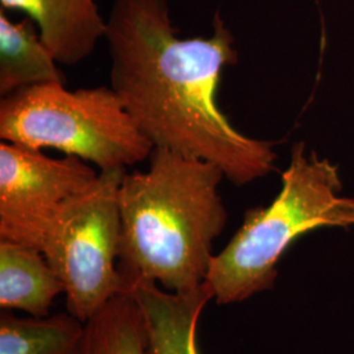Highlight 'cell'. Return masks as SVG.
Masks as SVG:
<instances>
[{
  "instance_id": "8fae6325",
  "label": "cell",
  "mask_w": 354,
  "mask_h": 354,
  "mask_svg": "<svg viewBox=\"0 0 354 354\" xmlns=\"http://www.w3.org/2000/svg\"><path fill=\"white\" fill-rule=\"evenodd\" d=\"M84 326L68 311L17 317L6 310L0 315V354H79Z\"/></svg>"
},
{
  "instance_id": "8992f818",
  "label": "cell",
  "mask_w": 354,
  "mask_h": 354,
  "mask_svg": "<svg viewBox=\"0 0 354 354\" xmlns=\"http://www.w3.org/2000/svg\"><path fill=\"white\" fill-rule=\"evenodd\" d=\"M80 158H50L41 150L0 143V241L42 251L64 206L97 178Z\"/></svg>"
},
{
  "instance_id": "7a4b0ae2",
  "label": "cell",
  "mask_w": 354,
  "mask_h": 354,
  "mask_svg": "<svg viewBox=\"0 0 354 354\" xmlns=\"http://www.w3.org/2000/svg\"><path fill=\"white\" fill-rule=\"evenodd\" d=\"M223 177L218 165L165 149L152 150L146 171L125 174L118 193L125 282H159L175 292L203 285L227 222Z\"/></svg>"
},
{
  "instance_id": "277c9868",
  "label": "cell",
  "mask_w": 354,
  "mask_h": 354,
  "mask_svg": "<svg viewBox=\"0 0 354 354\" xmlns=\"http://www.w3.org/2000/svg\"><path fill=\"white\" fill-rule=\"evenodd\" d=\"M0 140L55 149L99 171L127 169L153 150L111 86L71 91L64 83H45L4 96Z\"/></svg>"
},
{
  "instance_id": "7c38bea8",
  "label": "cell",
  "mask_w": 354,
  "mask_h": 354,
  "mask_svg": "<svg viewBox=\"0 0 354 354\" xmlns=\"http://www.w3.org/2000/svg\"><path fill=\"white\" fill-rule=\"evenodd\" d=\"M79 354H150L140 308L122 292L86 322Z\"/></svg>"
},
{
  "instance_id": "52a82bcc",
  "label": "cell",
  "mask_w": 354,
  "mask_h": 354,
  "mask_svg": "<svg viewBox=\"0 0 354 354\" xmlns=\"http://www.w3.org/2000/svg\"><path fill=\"white\" fill-rule=\"evenodd\" d=\"M0 8L30 17L45 46L64 66L86 61L106 33L96 0H0Z\"/></svg>"
},
{
  "instance_id": "9c48e42d",
  "label": "cell",
  "mask_w": 354,
  "mask_h": 354,
  "mask_svg": "<svg viewBox=\"0 0 354 354\" xmlns=\"http://www.w3.org/2000/svg\"><path fill=\"white\" fill-rule=\"evenodd\" d=\"M64 292L62 281L45 256L35 248L0 241V307L30 317L49 315L55 297Z\"/></svg>"
},
{
  "instance_id": "ba28073f",
  "label": "cell",
  "mask_w": 354,
  "mask_h": 354,
  "mask_svg": "<svg viewBox=\"0 0 354 354\" xmlns=\"http://www.w3.org/2000/svg\"><path fill=\"white\" fill-rule=\"evenodd\" d=\"M149 339L150 354H198L196 330L200 314L213 295L203 282L194 290H162L152 281L127 282Z\"/></svg>"
},
{
  "instance_id": "30bf717a",
  "label": "cell",
  "mask_w": 354,
  "mask_h": 354,
  "mask_svg": "<svg viewBox=\"0 0 354 354\" xmlns=\"http://www.w3.org/2000/svg\"><path fill=\"white\" fill-rule=\"evenodd\" d=\"M42 42L30 17L12 21L0 10V95L45 83H64V75Z\"/></svg>"
},
{
  "instance_id": "5b68a950",
  "label": "cell",
  "mask_w": 354,
  "mask_h": 354,
  "mask_svg": "<svg viewBox=\"0 0 354 354\" xmlns=\"http://www.w3.org/2000/svg\"><path fill=\"white\" fill-rule=\"evenodd\" d=\"M127 169L99 171L53 223L42 254L62 281L67 311L86 323L127 291L118 268L121 215L118 193Z\"/></svg>"
},
{
  "instance_id": "6da1fadb",
  "label": "cell",
  "mask_w": 354,
  "mask_h": 354,
  "mask_svg": "<svg viewBox=\"0 0 354 354\" xmlns=\"http://www.w3.org/2000/svg\"><path fill=\"white\" fill-rule=\"evenodd\" d=\"M104 39L111 87L153 149L218 165L235 185L273 169L272 143L241 134L218 105L222 70L238 62L219 12L209 37L181 38L168 0H114Z\"/></svg>"
},
{
  "instance_id": "3957f363",
  "label": "cell",
  "mask_w": 354,
  "mask_h": 354,
  "mask_svg": "<svg viewBox=\"0 0 354 354\" xmlns=\"http://www.w3.org/2000/svg\"><path fill=\"white\" fill-rule=\"evenodd\" d=\"M342 189L337 165L315 152L306 156L304 143H297L276 200L247 212L241 230L213 257L205 283L215 302H241L270 289L281 256L304 234L354 226V198L340 197Z\"/></svg>"
}]
</instances>
